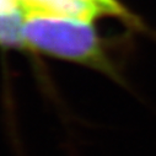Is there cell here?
<instances>
[{
	"instance_id": "obj_1",
	"label": "cell",
	"mask_w": 156,
	"mask_h": 156,
	"mask_svg": "<svg viewBox=\"0 0 156 156\" xmlns=\"http://www.w3.org/2000/svg\"><path fill=\"white\" fill-rule=\"evenodd\" d=\"M23 40L27 49L70 60L97 70L127 86L124 77L94 22L71 17L36 16L26 20Z\"/></svg>"
},
{
	"instance_id": "obj_2",
	"label": "cell",
	"mask_w": 156,
	"mask_h": 156,
	"mask_svg": "<svg viewBox=\"0 0 156 156\" xmlns=\"http://www.w3.org/2000/svg\"><path fill=\"white\" fill-rule=\"evenodd\" d=\"M26 16L16 5L0 11V46L23 49V26Z\"/></svg>"
}]
</instances>
